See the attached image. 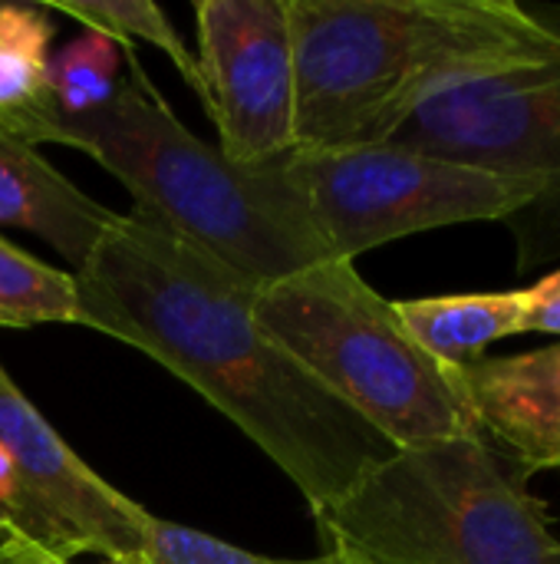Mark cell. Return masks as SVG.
<instances>
[{
    "label": "cell",
    "mask_w": 560,
    "mask_h": 564,
    "mask_svg": "<svg viewBox=\"0 0 560 564\" xmlns=\"http://www.w3.org/2000/svg\"><path fill=\"white\" fill-rule=\"evenodd\" d=\"M76 281V324L116 337L224 413L314 512L396 453L257 321V288L185 238L119 215Z\"/></svg>",
    "instance_id": "1"
},
{
    "label": "cell",
    "mask_w": 560,
    "mask_h": 564,
    "mask_svg": "<svg viewBox=\"0 0 560 564\" xmlns=\"http://www.w3.org/2000/svg\"><path fill=\"white\" fill-rule=\"evenodd\" d=\"M294 142H389L436 93L545 66L560 36L518 0H287Z\"/></svg>",
    "instance_id": "2"
},
{
    "label": "cell",
    "mask_w": 560,
    "mask_h": 564,
    "mask_svg": "<svg viewBox=\"0 0 560 564\" xmlns=\"http://www.w3.org/2000/svg\"><path fill=\"white\" fill-rule=\"evenodd\" d=\"M129 76L112 102L66 122L59 145L92 155L135 198L139 218L185 238L254 288L330 254L290 182L287 155L261 165L228 159L182 126L125 46Z\"/></svg>",
    "instance_id": "3"
},
{
    "label": "cell",
    "mask_w": 560,
    "mask_h": 564,
    "mask_svg": "<svg viewBox=\"0 0 560 564\" xmlns=\"http://www.w3.org/2000/svg\"><path fill=\"white\" fill-rule=\"evenodd\" d=\"M261 327L393 449L482 436L459 370L429 357L353 261L257 288Z\"/></svg>",
    "instance_id": "4"
},
{
    "label": "cell",
    "mask_w": 560,
    "mask_h": 564,
    "mask_svg": "<svg viewBox=\"0 0 560 564\" xmlns=\"http://www.w3.org/2000/svg\"><path fill=\"white\" fill-rule=\"evenodd\" d=\"M314 519L327 552L360 564H560L548 516L485 436L396 449Z\"/></svg>",
    "instance_id": "5"
},
{
    "label": "cell",
    "mask_w": 560,
    "mask_h": 564,
    "mask_svg": "<svg viewBox=\"0 0 560 564\" xmlns=\"http://www.w3.org/2000/svg\"><path fill=\"white\" fill-rule=\"evenodd\" d=\"M284 162L330 261H353L370 248L446 225L512 221L538 198L531 178L396 142L294 149Z\"/></svg>",
    "instance_id": "6"
},
{
    "label": "cell",
    "mask_w": 560,
    "mask_h": 564,
    "mask_svg": "<svg viewBox=\"0 0 560 564\" xmlns=\"http://www.w3.org/2000/svg\"><path fill=\"white\" fill-rule=\"evenodd\" d=\"M525 7L560 36V3ZM389 142L531 178L538 198L508 221L518 241V271L560 258V53L545 66L436 93Z\"/></svg>",
    "instance_id": "7"
},
{
    "label": "cell",
    "mask_w": 560,
    "mask_h": 564,
    "mask_svg": "<svg viewBox=\"0 0 560 564\" xmlns=\"http://www.w3.org/2000/svg\"><path fill=\"white\" fill-rule=\"evenodd\" d=\"M0 449L13 466L30 539L63 562L149 564L152 516L96 476L0 364Z\"/></svg>",
    "instance_id": "8"
},
{
    "label": "cell",
    "mask_w": 560,
    "mask_h": 564,
    "mask_svg": "<svg viewBox=\"0 0 560 564\" xmlns=\"http://www.w3.org/2000/svg\"><path fill=\"white\" fill-rule=\"evenodd\" d=\"M198 69L218 149L244 165L294 142V46L287 0H198Z\"/></svg>",
    "instance_id": "9"
},
{
    "label": "cell",
    "mask_w": 560,
    "mask_h": 564,
    "mask_svg": "<svg viewBox=\"0 0 560 564\" xmlns=\"http://www.w3.org/2000/svg\"><path fill=\"white\" fill-rule=\"evenodd\" d=\"M482 436L492 433L528 469H560V344L482 357L459 370Z\"/></svg>",
    "instance_id": "10"
},
{
    "label": "cell",
    "mask_w": 560,
    "mask_h": 564,
    "mask_svg": "<svg viewBox=\"0 0 560 564\" xmlns=\"http://www.w3.org/2000/svg\"><path fill=\"white\" fill-rule=\"evenodd\" d=\"M119 215L76 188L33 145L0 129V228L43 238L76 271Z\"/></svg>",
    "instance_id": "11"
},
{
    "label": "cell",
    "mask_w": 560,
    "mask_h": 564,
    "mask_svg": "<svg viewBox=\"0 0 560 564\" xmlns=\"http://www.w3.org/2000/svg\"><path fill=\"white\" fill-rule=\"evenodd\" d=\"M53 36L46 7L0 0V129L33 149L63 139V116L50 93Z\"/></svg>",
    "instance_id": "12"
},
{
    "label": "cell",
    "mask_w": 560,
    "mask_h": 564,
    "mask_svg": "<svg viewBox=\"0 0 560 564\" xmlns=\"http://www.w3.org/2000/svg\"><path fill=\"white\" fill-rule=\"evenodd\" d=\"M396 314L429 357L462 370L482 360L492 344L525 334V291L399 301Z\"/></svg>",
    "instance_id": "13"
},
{
    "label": "cell",
    "mask_w": 560,
    "mask_h": 564,
    "mask_svg": "<svg viewBox=\"0 0 560 564\" xmlns=\"http://www.w3.org/2000/svg\"><path fill=\"white\" fill-rule=\"evenodd\" d=\"M46 10L66 13V17L79 20L86 30L106 33L122 46H132V40L155 46L158 53H165L172 59V66L182 73V79L201 99V106H208L198 56L188 53V43L182 40L178 26L158 3H152V0H50Z\"/></svg>",
    "instance_id": "14"
},
{
    "label": "cell",
    "mask_w": 560,
    "mask_h": 564,
    "mask_svg": "<svg viewBox=\"0 0 560 564\" xmlns=\"http://www.w3.org/2000/svg\"><path fill=\"white\" fill-rule=\"evenodd\" d=\"M122 59L125 46L96 30H86L50 56V93L63 116V126L86 119L112 102L122 83Z\"/></svg>",
    "instance_id": "15"
},
{
    "label": "cell",
    "mask_w": 560,
    "mask_h": 564,
    "mask_svg": "<svg viewBox=\"0 0 560 564\" xmlns=\"http://www.w3.org/2000/svg\"><path fill=\"white\" fill-rule=\"evenodd\" d=\"M76 324V281L0 238V327Z\"/></svg>",
    "instance_id": "16"
},
{
    "label": "cell",
    "mask_w": 560,
    "mask_h": 564,
    "mask_svg": "<svg viewBox=\"0 0 560 564\" xmlns=\"http://www.w3.org/2000/svg\"><path fill=\"white\" fill-rule=\"evenodd\" d=\"M149 564H360L343 552H323L317 558H267L248 549L228 545L208 532L165 522L152 516L149 525Z\"/></svg>",
    "instance_id": "17"
},
{
    "label": "cell",
    "mask_w": 560,
    "mask_h": 564,
    "mask_svg": "<svg viewBox=\"0 0 560 564\" xmlns=\"http://www.w3.org/2000/svg\"><path fill=\"white\" fill-rule=\"evenodd\" d=\"M528 330L560 337V268L535 288H525V334Z\"/></svg>",
    "instance_id": "18"
},
{
    "label": "cell",
    "mask_w": 560,
    "mask_h": 564,
    "mask_svg": "<svg viewBox=\"0 0 560 564\" xmlns=\"http://www.w3.org/2000/svg\"><path fill=\"white\" fill-rule=\"evenodd\" d=\"M7 535H13V532H10V525H7V522L0 519V539H7Z\"/></svg>",
    "instance_id": "19"
},
{
    "label": "cell",
    "mask_w": 560,
    "mask_h": 564,
    "mask_svg": "<svg viewBox=\"0 0 560 564\" xmlns=\"http://www.w3.org/2000/svg\"><path fill=\"white\" fill-rule=\"evenodd\" d=\"M59 564H76V562H59ZM96 564H116V562H96Z\"/></svg>",
    "instance_id": "20"
}]
</instances>
